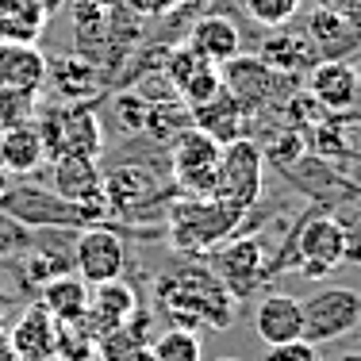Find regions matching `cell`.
Wrapping results in <instances>:
<instances>
[{"instance_id": "8fae6325", "label": "cell", "mask_w": 361, "mask_h": 361, "mask_svg": "<svg viewBox=\"0 0 361 361\" xmlns=\"http://www.w3.org/2000/svg\"><path fill=\"white\" fill-rule=\"evenodd\" d=\"M58 100H97L104 92V70L89 62L85 54H66V58H47V85Z\"/></svg>"}, {"instance_id": "d6986e66", "label": "cell", "mask_w": 361, "mask_h": 361, "mask_svg": "<svg viewBox=\"0 0 361 361\" xmlns=\"http://www.w3.org/2000/svg\"><path fill=\"white\" fill-rule=\"evenodd\" d=\"M188 111H192V127H196V131H204L208 139H216L219 146L243 139V131H246V111H243V104H238L227 89H219L212 100H204V104H196Z\"/></svg>"}, {"instance_id": "b9f144b4", "label": "cell", "mask_w": 361, "mask_h": 361, "mask_svg": "<svg viewBox=\"0 0 361 361\" xmlns=\"http://www.w3.org/2000/svg\"><path fill=\"white\" fill-rule=\"evenodd\" d=\"M357 100H361V89H357Z\"/></svg>"}, {"instance_id": "3957f363", "label": "cell", "mask_w": 361, "mask_h": 361, "mask_svg": "<svg viewBox=\"0 0 361 361\" xmlns=\"http://www.w3.org/2000/svg\"><path fill=\"white\" fill-rule=\"evenodd\" d=\"M0 212L4 216H12L16 223H23V227H89V223H100L92 216L89 208H81V204L73 200H62L58 192H50V188H39V185H23V180H12V188L4 192V200H0Z\"/></svg>"}, {"instance_id": "ac0fdd59", "label": "cell", "mask_w": 361, "mask_h": 361, "mask_svg": "<svg viewBox=\"0 0 361 361\" xmlns=\"http://www.w3.org/2000/svg\"><path fill=\"white\" fill-rule=\"evenodd\" d=\"M8 346L20 361H54V315L39 304H27L16 326L8 331Z\"/></svg>"}, {"instance_id": "60d3db41", "label": "cell", "mask_w": 361, "mask_h": 361, "mask_svg": "<svg viewBox=\"0 0 361 361\" xmlns=\"http://www.w3.org/2000/svg\"><path fill=\"white\" fill-rule=\"evenodd\" d=\"M180 4H196V0H180Z\"/></svg>"}, {"instance_id": "8d00e7d4", "label": "cell", "mask_w": 361, "mask_h": 361, "mask_svg": "<svg viewBox=\"0 0 361 361\" xmlns=\"http://www.w3.org/2000/svg\"><path fill=\"white\" fill-rule=\"evenodd\" d=\"M0 361H20V357H16V350L8 346V331H4V323H0Z\"/></svg>"}, {"instance_id": "9a60e30c", "label": "cell", "mask_w": 361, "mask_h": 361, "mask_svg": "<svg viewBox=\"0 0 361 361\" xmlns=\"http://www.w3.org/2000/svg\"><path fill=\"white\" fill-rule=\"evenodd\" d=\"M262 273H265V254L257 238H238V243H227L223 250H216V277L227 285L235 300L250 296Z\"/></svg>"}, {"instance_id": "f35d334b", "label": "cell", "mask_w": 361, "mask_h": 361, "mask_svg": "<svg viewBox=\"0 0 361 361\" xmlns=\"http://www.w3.org/2000/svg\"><path fill=\"white\" fill-rule=\"evenodd\" d=\"M4 307H8V296H4V292H0V312H4Z\"/></svg>"}, {"instance_id": "4fadbf2b", "label": "cell", "mask_w": 361, "mask_h": 361, "mask_svg": "<svg viewBox=\"0 0 361 361\" xmlns=\"http://www.w3.org/2000/svg\"><path fill=\"white\" fill-rule=\"evenodd\" d=\"M100 169L97 158H62L54 161V192L62 200H73L81 208H89L97 219L108 216V204H104V188H100Z\"/></svg>"}, {"instance_id": "e0dca14e", "label": "cell", "mask_w": 361, "mask_h": 361, "mask_svg": "<svg viewBox=\"0 0 361 361\" xmlns=\"http://www.w3.org/2000/svg\"><path fill=\"white\" fill-rule=\"evenodd\" d=\"M254 334L265 346L304 338V307H300V300L288 296V292H269L254 307Z\"/></svg>"}, {"instance_id": "9c48e42d", "label": "cell", "mask_w": 361, "mask_h": 361, "mask_svg": "<svg viewBox=\"0 0 361 361\" xmlns=\"http://www.w3.org/2000/svg\"><path fill=\"white\" fill-rule=\"evenodd\" d=\"M296 254H300L304 277H326L334 265L346 262V231H342V223H334L331 216L307 219L300 227Z\"/></svg>"}, {"instance_id": "836d02e7", "label": "cell", "mask_w": 361, "mask_h": 361, "mask_svg": "<svg viewBox=\"0 0 361 361\" xmlns=\"http://www.w3.org/2000/svg\"><path fill=\"white\" fill-rule=\"evenodd\" d=\"M265 361H319V346H312L307 338H292L265 350Z\"/></svg>"}, {"instance_id": "30bf717a", "label": "cell", "mask_w": 361, "mask_h": 361, "mask_svg": "<svg viewBox=\"0 0 361 361\" xmlns=\"http://www.w3.org/2000/svg\"><path fill=\"white\" fill-rule=\"evenodd\" d=\"M100 188H104V204L108 216H139L150 200H158V177L146 166H119L111 173L100 177Z\"/></svg>"}, {"instance_id": "8992f818", "label": "cell", "mask_w": 361, "mask_h": 361, "mask_svg": "<svg viewBox=\"0 0 361 361\" xmlns=\"http://www.w3.org/2000/svg\"><path fill=\"white\" fill-rule=\"evenodd\" d=\"M219 158L223 146L216 139H208L204 131L188 127L169 142V166H173V180L180 185V192L188 196H212L219 173Z\"/></svg>"}, {"instance_id": "d590c367", "label": "cell", "mask_w": 361, "mask_h": 361, "mask_svg": "<svg viewBox=\"0 0 361 361\" xmlns=\"http://www.w3.org/2000/svg\"><path fill=\"white\" fill-rule=\"evenodd\" d=\"M27 4L35 8V12L42 16V20L50 23V20H54V16H62L66 8H70V0H27Z\"/></svg>"}, {"instance_id": "5b68a950", "label": "cell", "mask_w": 361, "mask_h": 361, "mask_svg": "<svg viewBox=\"0 0 361 361\" xmlns=\"http://www.w3.org/2000/svg\"><path fill=\"white\" fill-rule=\"evenodd\" d=\"M262 150L250 139H235L223 146V158H219V173H216V188H212V200L227 204V208L243 212L257 200L262 192Z\"/></svg>"}, {"instance_id": "83f0119b", "label": "cell", "mask_w": 361, "mask_h": 361, "mask_svg": "<svg viewBox=\"0 0 361 361\" xmlns=\"http://www.w3.org/2000/svg\"><path fill=\"white\" fill-rule=\"evenodd\" d=\"M150 361H200V338L188 326H169L150 342Z\"/></svg>"}, {"instance_id": "ab89813d", "label": "cell", "mask_w": 361, "mask_h": 361, "mask_svg": "<svg viewBox=\"0 0 361 361\" xmlns=\"http://www.w3.org/2000/svg\"><path fill=\"white\" fill-rule=\"evenodd\" d=\"M85 361H100V357H97V354H92V357H85Z\"/></svg>"}, {"instance_id": "f1b7e54d", "label": "cell", "mask_w": 361, "mask_h": 361, "mask_svg": "<svg viewBox=\"0 0 361 361\" xmlns=\"http://www.w3.org/2000/svg\"><path fill=\"white\" fill-rule=\"evenodd\" d=\"M39 111V92L31 89H8L0 85V131L8 127H20V123H31Z\"/></svg>"}, {"instance_id": "74e56055", "label": "cell", "mask_w": 361, "mask_h": 361, "mask_svg": "<svg viewBox=\"0 0 361 361\" xmlns=\"http://www.w3.org/2000/svg\"><path fill=\"white\" fill-rule=\"evenodd\" d=\"M334 361H361V354H342V357H334Z\"/></svg>"}, {"instance_id": "ffe728a7", "label": "cell", "mask_w": 361, "mask_h": 361, "mask_svg": "<svg viewBox=\"0 0 361 361\" xmlns=\"http://www.w3.org/2000/svg\"><path fill=\"white\" fill-rule=\"evenodd\" d=\"M0 85L42 92V85H47V54L35 42H0Z\"/></svg>"}, {"instance_id": "cb8c5ba5", "label": "cell", "mask_w": 361, "mask_h": 361, "mask_svg": "<svg viewBox=\"0 0 361 361\" xmlns=\"http://www.w3.org/2000/svg\"><path fill=\"white\" fill-rule=\"evenodd\" d=\"M262 58L273 73H300V70H312L319 62L312 39L307 35H269L262 42Z\"/></svg>"}, {"instance_id": "484cf974", "label": "cell", "mask_w": 361, "mask_h": 361, "mask_svg": "<svg viewBox=\"0 0 361 361\" xmlns=\"http://www.w3.org/2000/svg\"><path fill=\"white\" fill-rule=\"evenodd\" d=\"M307 39H312L315 54H338L342 47H346L350 39H354V31H350V20L342 12H334V8H315L312 16H307Z\"/></svg>"}, {"instance_id": "d6a6232c", "label": "cell", "mask_w": 361, "mask_h": 361, "mask_svg": "<svg viewBox=\"0 0 361 361\" xmlns=\"http://www.w3.org/2000/svg\"><path fill=\"white\" fill-rule=\"evenodd\" d=\"M146 104L150 100L142 97V92H116V100H111V108H116V116H119V123L127 127L131 135H142V123H146Z\"/></svg>"}, {"instance_id": "4dcf8cb0", "label": "cell", "mask_w": 361, "mask_h": 361, "mask_svg": "<svg viewBox=\"0 0 361 361\" xmlns=\"http://www.w3.org/2000/svg\"><path fill=\"white\" fill-rule=\"evenodd\" d=\"M219 89H223V77H219V70H216V66H204V70H196V73L188 77L185 85H180V92H177V97L185 100L188 108H196V104H204V100H212Z\"/></svg>"}, {"instance_id": "e575fe53", "label": "cell", "mask_w": 361, "mask_h": 361, "mask_svg": "<svg viewBox=\"0 0 361 361\" xmlns=\"http://www.w3.org/2000/svg\"><path fill=\"white\" fill-rule=\"evenodd\" d=\"M123 8H131L139 20H154V16H169L173 8H180V0H119Z\"/></svg>"}, {"instance_id": "7402d4cb", "label": "cell", "mask_w": 361, "mask_h": 361, "mask_svg": "<svg viewBox=\"0 0 361 361\" xmlns=\"http://www.w3.org/2000/svg\"><path fill=\"white\" fill-rule=\"evenodd\" d=\"M42 161H47V146H42L35 119L0 131V169H8L12 177H27V173H35Z\"/></svg>"}, {"instance_id": "d4e9b609", "label": "cell", "mask_w": 361, "mask_h": 361, "mask_svg": "<svg viewBox=\"0 0 361 361\" xmlns=\"http://www.w3.org/2000/svg\"><path fill=\"white\" fill-rule=\"evenodd\" d=\"M192 127V111L188 104L177 97H166V100H150L146 104V123H142V135H150V139L158 142H173L180 131H188Z\"/></svg>"}, {"instance_id": "6da1fadb", "label": "cell", "mask_w": 361, "mask_h": 361, "mask_svg": "<svg viewBox=\"0 0 361 361\" xmlns=\"http://www.w3.org/2000/svg\"><path fill=\"white\" fill-rule=\"evenodd\" d=\"M158 307L169 315L177 326H231V315H235V296L227 292V285L216 277L212 269H188L173 273V277L158 281Z\"/></svg>"}, {"instance_id": "7c38bea8", "label": "cell", "mask_w": 361, "mask_h": 361, "mask_svg": "<svg viewBox=\"0 0 361 361\" xmlns=\"http://www.w3.org/2000/svg\"><path fill=\"white\" fill-rule=\"evenodd\" d=\"M135 312H139V292L127 285L123 277H116V281H104V285H92L89 312L81 315V323L92 338H100L111 326H123Z\"/></svg>"}, {"instance_id": "1f68e13d", "label": "cell", "mask_w": 361, "mask_h": 361, "mask_svg": "<svg viewBox=\"0 0 361 361\" xmlns=\"http://www.w3.org/2000/svg\"><path fill=\"white\" fill-rule=\"evenodd\" d=\"M243 4H246L254 23H262V27H285L292 16H296L300 0H243Z\"/></svg>"}, {"instance_id": "52a82bcc", "label": "cell", "mask_w": 361, "mask_h": 361, "mask_svg": "<svg viewBox=\"0 0 361 361\" xmlns=\"http://www.w3.org/2000/svg\"><path fill=\"white\" fill-rule=\"evenodd\" d=\"M300 307H304V338L312 346L342 338V334H350L361 323V292L354 288L312 292L307 300H300Z\"/></svg>"}, {"instance_id": "5bb4252c", "label": "cell", "mask_w": 361, "mask_h": 361, "mask_svg": "<svg viewBox=\"0 0 361 361\" xmlns=\"http://www.w3.org/2000/svg\"><path fill=\"white\" fill-rule=\"evenodd\" d=\"M357 89L361 77L350 62L342 58H323V62L312 66V77H307V92L323 111H350L357 104Z\"/></svg>"}, {"instance_id": "44dd1931", "label": "cell", "mask_w": 361, "mask_h": 361, "mask_svg": "<svg viewBox=\"0 0 361 361\" xmlns=\"http://www.w3.org/2000/svg\"><path fill=\"white\" fill-rule=\"evenodd\" d=\"M188 47L212 66H223L243 50V35L227 16H200V20L188 27Z\"/></svg>"}, {"instance_id": "ba28073f", "label": "cell", "mask_w": 361, "mask_h": 361, "mask_svg": "<svg viewBox=\"0 0 361 361\" xmlns=\"http://www.w3.org/2000/svg\"><path fill=\"white\" fill-rule=\"evenodd\" d=\"M123 265H127V246L123 235L111 227H77L73 238V273L85 281V285H104V281L123 277Z\"/></svg>"}, {"instance_id": "277c9868", "label": "cell", "mask_w": 361, "mask_h": 361, "mask_svg": "<svg viewBox=\"0 0 361 361\" xmlns=\"http://www.w3.org/2000/svg\"><path fill=\"white\" fill-rule=\"evenodd\" d=\"M238 219H243V212L227 208L212 196H192L188 204H177L169 216V243L180 254H200L212 243H219Z\"/></svg>"}, {"instance_id": "f546056e", "label": "cell", "mask_w": 361, "mask_h": 361, "mask_svg": "<svg viewBox=\"0 0 361 361\" xmlns=\"http://www.w3.org/2000/svg\"><path fill=\"white\" fill-rule=\"evenodd\" d=\"M262 150V158L265 161H273V166H292V161L304 154V135L296 131V127H281V131H273V139L265 142V146H257Z\"/></svg>"}, {"instance_id": "4316f807", "label": "cell", "mask_w": 361, "mask_h": 361, "mask_svg": "<svg viewBox=\"0 0 361 361\" xmlns=\"http://www.w3.org/2000/svg\"><path fill=\"white\" fill-rule=\"evenodd\" d=\"M47 20L27 0H0V42H35Z\"/></svg>"}, {"instance_id": "603a6c76", "label": "cell", "mask_w": 361, "mask_h": 361, "mask_svg": "<svg viewBox=\"0 0 361 361\" xmlns=\"http://www.w3.org/2000/svg\"><path fill=\"white\" fill-rule=\"evenodd\" d=\"M89 296H92V288L77 273H62V277H50L47 285H39V304L54 315V323L81 319L89 312Z\"/></svg>"}, {"instance_id": "7a4b0ae2", "label": "cell", "mask_w": 361, "mask_h": 361, "mask_svg": "<svg viewBox=\"0 0 361 361\" xmlns=\"http://www.w3.org/2000/svg\"><path fill=\"white\" fill-rule=\"evenodd\" d=\"M35 127L47 146V161L62 158H100L104 127L85 100H54L50 108L35 111Z\"/></svg>"}, {"instance_id": "2e32d148", "label": "cell", "mask_w": 361, "mask_h": 361, "mask_svg": "<svg viewBox=\"0 0 361 361\" xmlns=\"http://www.w3.org/2000/svg\"><path fill=\"white\" fill-rule=\"evenodd\" d=\"M223 89L231 92V97L243 104V111L250 116L265 104V100L273 97V89H277V73L269 70V66L262 62V58H243L235 54L231 62H223Z\"/></svg>"}]
</instances>
